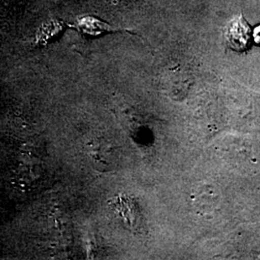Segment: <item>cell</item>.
Returning a JSON list of instances; mask_svg holds the SVG:
<instances>
[{"label":"cell","instance_id":"obj_1","mask_svg":"<svg viewBox=\"0 0 260 260\" xmlns=\"http://www.w3.org/2000/svg\"><path fill=\"white\" fill-rule=\"evenodd\" d=\"M251 30L241 16L233 19L226 28L225 37L229 45L235 50L245 49L251 39Z\"/></svg>","mask_w":260,"mask_h":260},{"label":"cell","instance_id":"obj_2","mask_svg":"<svg viewBox=\"0 0 260 260\" xmlns=\"http://www.w3.org/2000/svg\"><path fill=\"white\" fill-rule=\"evenodd\" d=\"M72 27L79 31L87 37H99L103 34L119 32V29L114 28L108 23L92 16H82L75 19Z\"/></svg>","mask_w":260,"mask_h":260},{"label":"cell","instance_id":"obj_3","mask_svg":"<svg viewBox=\"0 0 260 260\" xmlns=\"http://www.w3.org/2000/svg\"><path fill=\"white\" fill-rule=\"evenodd\" d=\"M63 26L58 20H48L43 23L38 32V41L41 43H46L55 38L62 32Z\"/></svg>","mask_w":260,"mask_h":260},{"label":"cell","instance_id":"obj_4","mask_svg":"<svg viewBox=\"0 0 260 260\" xmlns=\"http://www.w3.org/2000/svg\"><path fill=\"white\" fill-rule=\"evenodd\" d=\"M253 39L255 43L260 45V25L253 30Z\"/></svg>","mask_w":260,"mask_h":260}]
</instances>
